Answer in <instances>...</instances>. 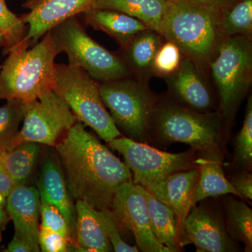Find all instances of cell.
<instances>
[{"label":"cell","mask_w":252,"mask_h":252,"mask_svg":"<svg viewBox=\"0 0 252 252\" xmlns=\"http://www.w3.org/2000/svg\"><path fill=\"white\" fill-rule=\"evenodd\" d=\"M214 80L220 98V115L231 117L247 94L252 77L251 39L243 36H227L211 63Z\"/></svg>","instance_id":"obj_8"},{"label":"cell","mask_w":252,"mask_h":252,"mask_svg":"<svg viewBox=\"0 0 252 252\" xmlns=\"http://www.w3.org/2000/svg\"><path fill=\"white\" fill-rule=\"evenodd\" d=\"M15 185L6 169L0 162V193L7 197L14 189Z\"/></svg>","instance_id":"obj_36"},{"label":"cell","mask_w":252,"mask_h":252,"mask_svg":"<svg viewBox=\"0 0 252 252\" xmlns=\"http://www.w3.org/2000/svg\"><path fill=\"white\" fill-rule=\"evenodd\" d=\"M50 32L58 54L67 55L69 63L85 70L101 82L129 77L130 69L125 61L96 42L73 16Z\"/></svg>","instance_id":"obj_6"},{"label":"cell","mask_w":252,"mask_h":252,"mask_svg":"<svg viewBox=\"0 0 252 252\" xmlns=\"http://www.w3.org/2000/svg\"><path fill=\"white\" fill-rule=\"evenodd\" d=\"M198 177V167H193L175 172L160 183L146 189L175 212L183 235V245L184 224L194 207V195Z\"/></svg>","instance_id":"obj_16"},{"label":"cell","mask_w":252,"mask_h":252,"mask_svg":"<svg viewBox=\"0 0 252 252\" xmlns=\"http://www.w3.org/2000/svg\"><path fill=\"white\" fill-rule=\"evenodd\" d=\"M43 144L23 142L0 154V162L16 186L27 185L37 165Z\"/></svg>","instance_id":"obj_22"},{"label":"cell","mask_w":252,"mask_h":252,"mask_svg":"<svg viewBox=\"0 0 252 252\" xmlns=\"http://www.w3.org/2000/svg\"><path fill=\"white\" fill-rule=\"evenodd\" d=\"M38 244L43 252H68V242L62 235L51 230L39 228Z\"/></svg>","instance_id":"obj_33"},{"label":"cell","mask_w":252,"mask_h":252,"mask_svg":"<svg viewBox=\"0 0 252 252\" xmlns=\"http://www.w3.org/2000/svg\"><path fill=\"white\" fill-rule=\"evenodd\" d=\"M181 52L175 44L167 41L156 54L152 70L160 76L171 75L177 70L180 64Z\"/></svg>","instance_id":"obj_31"},{"label":"cell","mask_w":252,"mask_h":252,"mask_svg":"<svg viewBox=\"0 0 252 252\" xmlns=\"http://www.w3.org/2000/svg\"><path fill=\"white\" fill-rule=\"evenodd\" d=\"M200 157L195 160L199 177L194 195L193 205L209 197L231 193L240 198L234 187L225 177L222 166V151L198 152Z\"/></svg>","instance_id":"obj_19"},{"label":"cell","mask_w":252,"mask_h":252,"mask_svg":"<svg viewBox=\"0 0 252 252\" xmlns=\"http://www.w3.org/2000/svg\"><path fill=\"white\" fill-rule=\"evenodd\" d=\"M57 51L50 32L32 47L17 46L0 70V100H34L54 83Z\"/></svg>","instance_id":"obj_3"},{"label":"cell","mask_w":252,"mask_h":252,"mask_svg":"<svg viewBox=\"0 0 252 252\" xmlns=\"http://www.w3.org/2000/svg\"><path fill=\"white\" fill-rule=\"evenodd\" d=\"M3 248H1V247H0V252H3Z\"/></svg>","instance_id":"obj_41"},{"label":"cell","mask_w":252,"mask_h":252,"mask_svg":"<svg viewBox=\"0 0 252 252\" xmlns=\"http://www.w3.org/2000/svg\"><path fill=\"white\" fill-rule=\"evenodd\" d=\"M170 77V85L176 98L187 108L201 113L210 112L213 99L198 67L187 58L182 59L180 65Z\"/></svg>","instance_id":"obj_17"},{"label":"cell","mask_w":252,"mask_h":252,"mask_svg":"<svg viewBox=\"0 0 252 252\" xmlns=\"http://www.w3.org/2000/svg\"><path fill=\"white\" fill-rule=\"evenodd\" d=\"M110 148L122 154L130 169L132 182L148 189L175 172L195 167L193 149L179 154L167 153L128 138L119 137L109 143Z\"/></svg>","instance_id":"obj_10"},{"label":"cell","mask_w":252,"mask_h":252,"mask_svg":"<svg viewBox=\"0 0 252 252\" xmlns=\"http://www.w3.org/2000/svg\"><path fill=\"white\" fill-rule=\"evenodd\" d=\"M225 228L230 238L245 244V251L252 250V210L240 200L231 199L225 205Z\"/></svg>","instance_id":"obj_25"},{"label":"cell","mask_w":252,"mask_h":252,"mask_svg":"<svg viewBox=\"0 0 252 252\" xmlns=\"http://www.w3.org/2000/svg\"><path fill=\"white\" fill-rule=\"evenodd\" d=\"M5 45V41H4V36H3V34H1V32H0V47H4ZM1 66H0V70H1Z\"/></svg>","instance_id":"obj_40"},{"label":"cell","mask_w":252,"mask_h":252,"mask_svg":"<svg viewBox=\"0 0 252 252\" xmlns=\"http://www.w3.org/2000/svg\"><path fill=\"white\" fill-rule=\"evenodd\" d=\"M80 15L86 25L96 31L107 33L123 48H125L137 33L148 28L140 20L114 10L94 8Z\"/></svg>","instance_id":"obj_20"},{"label":"cell","mask_w":252,"mask_h":252,"mask_svg":"<svg viewBox=\"0 0 252 252\" xmlns=\"http://www.w3.org/2000/svg\"><path fill=\"white\" fill-rule=\"evenodd\" d=\"M6 197L3 195L2 193H0V205H6Z\"/></svg>","instance_id":"obj_39"},{"label":"cell","mask_w":252,"mask_h":252,"mask_svg":"<svg viewBox=\"0 0 252 252\" xmlns=\"http://www.w3.org/2000/svg\"><path fill=\"white\" fill-rule=\"evenodd\" d=\"M223 35L243 36L251 39L252 34V0H240L223 12L221 18Z\"/></svg>","instance_id":"obj_26"},{"label":"cell","mask_w":252,"mask_h":252,"mask_svg":"<svg viewBox=\"0 0 252 252\" xmlns=\"http://www.w3.org/2000/svg\"><path fill=\"white\" fill-rule=\"evenodd\" d=\"M36 187L41 203L54 205L62 212L69 224L72 238L77 244L75 204L68 190L59 156L54 155L50 151L45 152L41 158Z\"/></svg>","instance_id":"obj_14"},{"label":"cell","mask_w":252,"mask_h":252,"mask_svg":"<svg viewBox=\"0 0 252 252\" xmlns=\"http://www.w3.org/2000/svg\"><path fill=\"white\" fill-rule=\"evenodd\" d=\"M96 0H26L23 6L29 9L21 21L28 32L19 46L32 47L48 32L68 18L95 8Z\"/></svg>","instance_id":"obj_12"},{"label":"cell","mask_w":252,"mask_h":252,"mask_svg":"<svg viewBox=\"0 0 252 252\" xmlns=\"http://www.w3.org/2000/svg\"><path fill=\"white\" fill-rule=\"evenodd\" d=\"M234 160L237 165L250 168L252 162V99L250 96L247 105L243 127L234 144Z\"/></svg>","instance_id":"obj_29"},{"label":"cell","mask_w":252,"mask_h":252,"mask_svg":"<svg viewBox=\"0 0 252 252\" xmlns=\"http://www.w3.org/2000/svg\"><path fill=\"white\" fill-rule=\"evenodd\" d=\"M28 26L21 17L13 13L6 4V0H0V32L4 38V54H8L22 43L27 34Z\"/></svg>","instance_id":"obj_28"},{"label":"cell","mask_w":252,"mask_h":252,"mask_svg":"<svg viewBox=\"0 0 252 252\" xmlns=\"http://www.w3.org/2000/svg\"><path fill=\"white\" fill-rule=\"evenodd\" d=\"M162 45V35L154 30L137 33L124 48L125 62L138 74L152 70L154 58Z\"/></svg>","instance_id":"obj_24"},{"label":"cell","mask_w":252,"mask_h":252,"mask_svg":"<svg viewBox=\"0 0 252 252\" xmlns=\"http://www.w3.org/2000/svg\"><path fill=\"white\" fill-rule=\"evenodd\" d=\"M152 127L163 144L181 142L195 152L222 151L221 116L217 113L198 112L175 104H158Z\"/></svg>","instance_id":"obj_5"},{"label":"cell","mask_w":252,"mask_h":252,"mask_svg":"<svg viewBox=\"0 0 252 252\" xmlns=\"http://www.w3.org/2000/svg\"><path fill=\"white\" fill-rule=\"evenodd\" d=\"M223 14L215 8L167 0L160 34L198 67L205 65L223 40Z\"/></svg>","instance_id":"obj_2"},{"label":"cell","mask_w":252,"mask_h":252,"mask_svg":"<svg viewBox=\"0 0 252 252\" xmlns=\"http://www.w3.org/2000/svg\"><path fill=\"white\" fill-rule=\"evenodd\" d=\"M184 245L193 243L197 251H237L234 240L227 233L223 220L205 206L192 207L184 224Z\"/></svg>","instance_id":"obj_13"},{"label":"cell","mask_w":252,"mask_h":252,"mask_svg":"<svg viewBox=\"0 0 252 252\" xmlns=\"http://www.w3.org/2000/svg\"><path fill=\"white\" fill-rule=\"evenodd\" d=\"M73 200L98 211L111 210L116 191L132 181L124 162L77 121L55 146Z\"/></svg>","instance_id":"obj_1"},{"label":"cell","mask_w":252,"mask_h":252,"mask_svg":"<svg viewBox=\"0 0 252 252\" xmlns=\"http://www.w3.org/2000/svg\"><path fill=\"white\" fill-rule=\"evenodd\" d=\"M77 121L64 99L50 86L37 98L26 103L22 127L7 150L27 142L55 147Z\"/></svg>","instance_id":"obj_9"},{"label":"cell","mask_w":252,"mask_h":252,"mask_svg":"<svg viewBox=\"0 0 252 252\" xmlns=\"http://www.w3.org/2000/svg\"><path fill=\"white\" fill-rule=\"evenodd\" d=\"M53 89L69 106L78 121L89 126L109 143L122 136L103 103L99 84L84 69L69 64H55Z\"/></svg>","instance_id":"obj_4"},{"label":"cell","mask_w":252,"mask_h":252,"mask_svg":"<svg viewBox=\"0 0 252 252\" xmlns=\"http://www.w3.org/2000/svg\"><path fill=\"white\" fill-rule=\"evenodd\" d=\"M40 216V228L56 232L62 235L68 242V245L76 244L71 234L67 220L58 207L51 204L41 203Z\"/></svg>","instance_id":"obj_30"},{"label":"cell","mask_w":252,"mask_h":252,"mask_svg":"<svg viewBox=\"0 0 252 252\" xmlns=\"http://www.w3.org/2000/svg\"><path fill=\"white\" fill-rule=\"evenodd\" d=\"M75 210L77 244L68 245V252H112L98 210L81 200L76 201Z\"/></svg>","instance_id":"obj_18"},{"label":"cell","mask_w":252,"mask_h":252,"mask_svg":"<svg viewBox=\"0 0 252 252\" xmlns=\"http://www.w3.org/2000/svg\"><path fill=\"white\" fill-rule=\"evenodd\" d=\"M99 214L104 230L112 245L113 251L116 252H140L137 247L130 246L123 240L119 231V224L113 215L112 210L99 211Z\"/></svg>","instance_id":"obj_32"},{"label":"cell","mask_w":252,"mask_h":252,"mask_svg":"<svg viewBox=\"0 0 252 252\" xmlns=\"http://www.w3.org/2000/svg\"><path fill=\"white\" fill-rule=\"evenodd\" d=\"M151 228L158 241L170 252L183 248V235L175 212L144 187Z\"/></svg>","instance_id":"obj_21"},{"label":"cell","mask_w":252,"mask_h":252,"mask_svg":"<svg viewBox=\"0 0 252 252\" xmlns=\"http://www.w3.org/2000/svg\"><path fill=\"white\" fill-rule=\"evenodd\" d=\"M40 197L35 187L16 186L6 197L5 207L13 220L15 236L31 247L32 252H40L38 244Z\"/></svg>","instance_id":"obj_15"},{"label":"cell","mask_w":252,"mask_h":252,"mask_svg":"<svg viewBox=\"0 0 252 252\" xmlns=\"http://www.w3.org/2000/svg\"><path fill=\"white\" fill-rule=\"evenodd\" d=\"M4 252H32L31 247L26 242L14 236L12 240L10 242L7 248L4 250Z\"/></svg>","instance_id":"obj_37"},{"label":"cell","mask_w":252,"mask_h":252,"mask_svg":"<svg viewBox=\"0 0 252 252\" xmlns=\"http://www.w3.org/2000/svg\"><path fill=\"white\" fill-rule=\"evenodd\" d=\"M175 1L208 6V7L220 10L222 12H225L232 6H234L240 0H175Z\"/></svg>","instance_id":"obj_35"},{"label":"cell","mask_w":252,"mask_h":252,"mask_svg":"<svg viewBox=\"0 0 252 252\" xmlns=\"http://www.w3.org/2000/svg\"><path fill=\"white\" fill-rule=\"evenodd\" d=\"M111 210L118 224L125 227L134 235L140 251L170 252L158 241L152 232L142 186L132 181L123 184L116 191Z\"/></svg>","instance_id":"obj_11"},{"label":"cell","mask_w":252,"mask_h":252,"mask_svg":"<svg viewBox=\"0 0 252 252\" xmlns=\"http://www.w3.org/2000/svg\"><path fill=\"white\" fill-rule=\"evenodd\" d=\"M10 220H11V218L6 211V207L4 205H0V242H1L2 232L6 228Z\"/></svg>","instance_id":"obj_38"},{"label":"cell","mask_w":252,"mask_h":252,"mask_svg":"<svg viewBox=\"0 0 252 252\" xmlns=\"http://www.w3.org/2000/svg\"><path fill=\"white\" fill-rule=\"evenodd\" d=\"M26 103L19 99H11L0 107V154L9 149L23 122Z\"/></svg>","instance_id":"obj_27"},{"label":"cell","mask_w":252,"mask_h":252,"mask_svg":"<svg viewBox=\"0 0 252 252\" xmlns=\"http://www.w3.org/2000/svg\"><path fill=\"white\" fill-rule=\"evenodd\" d=\"M99 91L118 129L136 142L148 144L157 106L148 88L127 77L102 82Z\"/></svg>","instance_id":"obj_7"},{"label":"cell","mask_w":252,"mask_h":252,"mask_svg":"<svg viewBox=\"0 0 252 252\" xmlns=\"http://www.w3.org/2000/svg\"><path fill=\"white\" fill-rule=\"evenodd\" d=\"M229 182L238 191L240 198L252 200V175L250 172L241 171L230 177Z\"/></svg>","instance_id":"obj_34"},{"label":"cell","mask_w":252,"mask_h":252,"mask_svg":"<svg viewBox=\"0 0 252 252\" xmlns=\"http://www.w3.org/2000/svg\"><path fill=\"white\" fill-rule=\"evenodd\" d=\"M167 0H96L95 8L120 11L160 33Z\"/></svg>","instance_id":"obj_23"}]
</instances>
